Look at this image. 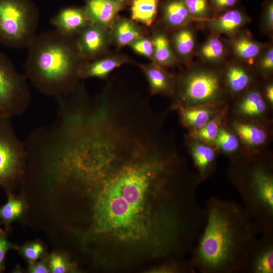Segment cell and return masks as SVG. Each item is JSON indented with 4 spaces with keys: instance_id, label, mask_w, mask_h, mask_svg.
Listing matches in <instances>:
<instances>
[{
    "instance_id": "cell-1",
    "label": "cell",
    "mask_w": 273,
    "mask_h": 273,
    "mask_svg": "<svg viewBox=\"0 0 273 273\" xmlns=\"http://www.w3.org/2000/svg\"><path fill=\"white\" fill-rule=\"evenodd\" d=\"M126 150L97 182L93 231L107 250L159 263L192 250L205 220L194 172L172 145Z\"/></svg>"
},
{
    "instance_id": "cell-2",
    "label": "cell",
    "mask_w": 273,
    "mask_h": 273,
    "mask_svg": "<svg viewBox=\"0 0 273 273\" xmlns=\"http://www.w3.org/2000/svg\"><path fill=\"white\" fill-rule=\"evenodd\" d=\"M205 222L189 258L201 273H247L260 234L243 205L211 197Z\"/></svg>"
},
{
    "instance_id": "cell-3",
    "label": "cell",
    "mask_w": 273,
    "mask_h": 273,
    "mask_svg": "<svg viewBox=\"0 0 273 273\" xmlns=\"http://www.w3.org/2000/svg\"><path fill=\"white\" fill-rule=\"evenodd\" d=\"M28 49L25 75L40 93L56 98L78 84V71L84 61L75 38L55 29L48 31L37 34Z\"/></svg>"
},
{
    "instance_id": "cell-4",
    "label": "cell",
    "mask_w": 273,
    "mask_h": 273,
    "mask_svg": "<svg viewBox=\"0 0 273 273\" xmlns=\"http://www.w3.org/2000/svg\"><path fill=\"white\" fill-rule=\"evenodd\" d=\"M227 176L259 233L273 234V156L270 150L231 161Z\"/></svg>"
},
{
    "instance_id": "cell-5",
    "label": "cell",
    "mask_w": 273,
    "mask_h": 273,
    "mask_svg": "<svg viewBox=\"0 0 273 273\" xmlns=\"http://www.w3.org/2000/svg\"><path fill=\"white\" fill-rule=\"evenodd\" d=\"M173 95L172 109L201 105L224 107L231 102L222 70L207 66H194L184 72L176 80Z\"/></svg>"
},
{
    "instance_id": "cell-6",
    "label": "cell",
    "mask_w": 273,
    "mask_h": 273,
    "mask_svg": "<svg viewBox=\"0 0 273 273\" xmlns=\"http://www.w3.org/2000/svg\"><path fill=\"white\" fill-rule=\"evenodd\" d=\"M39 18L31 0H0V44L28 48L37 35Z\"/></svg>"
},
{
    "instance_id": "cell-7",
    "label": "cell",
    "mask_w": 273,
    "mask_h": 273,
    "mask_svg": "<svg viewBox=\"0 0 273 273\" xmlns=\"http://www.w3.org/2000/svg\"><path fill=\"white\" fill-rule=\"evenodd\" d=\"M26 161L24 142L17 135L11 118H0V187L12 193L23 178Z\"/></svg>"
},
{
    "instance_id": "cell-8",
    "label": "cell",
    "mask_w": 273,
    "mask_h": 273,
    "mask_svg": "<svg viewBox=\"0 0 273 273\" xmlns=\"http://www.w3.org/2000/svg\"><path fill=\"white\" fill-rule=\"evenodd\" d=\"M31 95L28 80L0 50V118H12L29 107Z\"/></svg>"
},
{
    "instance_id": "cell-9",
    "label": "cell",
    "mask_w": 273,
    "mask_h": 273,
    "mask_svg": "<svg viewBox=\"0 0 273 273\" xmlns=\"http://www.w3.org/2000/svg\"><path fill=\"white\" fill-rule=\"evenodd\" d=\"M272 110L264 96L262 85L257 81L231 101L228 108L227 118L273 121Z\"/></svg>"
},
{
    "instance_id": "cell-10",
    "label": "cell",
    "mask_w": 273,
    "mask_h": 273,
    "mask_svg": "<svg viewBox=\"0 0 273 273\" xmlns=\"http://www.w3.org/2000/svg\"><path fill=\"white\" fill-rule=\"evenodd\" d=\"M226 123L239 138L249 155L268 149L272 141L273 121L227 118Z\"/></svg>"
},
{
    "instance_id": "cell-11",
    "label": "cell",
    "mask_w": 273,
    "mask_h": 273,
    "mask_svg": "<svg viewBox=\"0 0 273 273\" xmlns=\"http://www.w3.org/2000/svg\"><path fill=\"white\" fill-rule=\"evenodd\" d=\"M110 38L108 28L88 22L75 37L80 57L85 61L96 59L107 49Z\"/></svg>"
},
{
    "instance_id": "cell-12",
    "label": "cell",
    "mask_w": 273,
    "mask_h": 273,
    "mask_svg": "<svg viewBox=\"0 0 273 273\" xmlns=\"http://www.w3.org/2000/svg\"><path fill=\"white\" fill-rule=\"evenodd\" d=\"M185 139L200 185L216 170L219 153L214 148L203 142L186 136Z\"/></svg>"
},
{
    "instance_id": "cell-13",
    "label": "cell",
    "mask_w": 273,
    "mask_h": 273,
    "mask_svg": "<svg viewBox=\"0 0 273 273\" xmlns=\"http://www.w3.org/2000/svg\"><path fill=\"white\" fill-rule=\"evenodd\" d=\"M222 71L224 87L231 101L257 81L254 73L242 64H229Z\"/></svg>"
},
{
    "instance_id": "cell-14",
    "label": "cell",
    "mask_w": 273,
    "mask_h": 273,
    "mask_svg": "<svg viewBox=\"0 0 273 273\" xmlns=\"http://www.w3.org/2000/svg\"><path fill=\"white\" fill-rule=\"evenodd\" d=\"M250 21V18L243 10L234 8L203 22L213 34L232 37Z\"/></svg>"
},
{
    "instance_id": "cell-15",
    "label": "cell",
    "mask_w": 273,
    "mask_h": 273,
    "mask_svg": "<svg viewBox=\"0 0 273 273\" xmlns=\"http://www.w3.org/2000/svg\"><path fill=\"white\" fill-rule=\"evenodd\" d=\"M89 21L84 7H67L60 10L51 19L55 30L68 37L75 38Z\"/></svg>"
},
{
    "instance_id": "cell-16",
    "label": "cell",
    "mask_w": 273,
    "mask_h": 273,
    "mask_svg": "<svg viewBox=\"0 0 273 273\" xmlns=\"http://www.w3.org/2000/svg\"><path fill=\"white\" fill-rule=\"evenodd\" d=\"M250 253L247 273L273 272V234H261Z\"/></svg>"
},
{
    "instance_id": "cell-17",
    "label": "cell",
    "mask_w": 273,
    "mask_h": 273,
    "mask_svg": "<svg viewBox=\"0 0 273 273\" xmlns=\"http://www.w3.org/2000/svg\"><path fill=\"white\" fill-rule=\"evenodd\" d=\"M124 1L86 0L84 9L90 22L108 28L112 27Z\"/></svg>"
},
{
    "instance_id": "cell-18",
    "label": "cell",
    "mask_w": 273,
    "mask_h": 273,
    "mask_svg": "<svg viewBox=\"0 0 273 273\" xmlns=\"http://www.w3.org/2000/svg\"><path fill=\"white\" fill-rule=\"evenodd\" d=\"M224 107L201 105L180 107L176 110L178 111L181 125L187 131H190L204 126Z\"/></svg>"
},
{
    "instance_id": "cell-19",
    "label": "cell",
    "mask_w": 273,
    "mask_h": 273,
    "mask_svg": "<svg viewBox=\"0 0 273 273\" xmlns=\"http://www.w3.org/2000/svg\"><path fill=\"white\" fill-rule=\"evenodd\" d=\"M214 149L231 161L241 160L249 154L238 135L228 126L226 121L219 128L214 142Z\"/></svg>"
},
{
    "instance_id": "cell-20",
    "label": "cell",
    "mask_w": 273,
    "mask_h": 273,
    "mask_svg": "<svg viewBox=\"0 0 273 273\" xmlns=\"http://www.w3.org/2000/svg\"><path fill=\"white\" fill-rule=\"evenodd\" d=\"M141 68L148 81L152 94L172 96L176 80L163 67L155 63L143 65Z\"/></svg>"
},
{
    "instance_id": "cell-21",
    "label": "cell",
    "mask_w": 273,
    "mask_h": 273,
    "mask_svg": "<svg viewBox=\"0 0 273 273\" xmlns=\"http://www.w3.org/2000/svg\"><path fill=\"white\" fill-rule=\"evenodd\" d=\"M232 37L230 43L233 54L239 60L247 63L257 61L268 46L256 41L250 34L241 31Z\"/></svg>"
},
{
    "instance_id": "cell-22",
    "label": "cell",
    "mask_w": 273,
    "mask_h": 273,
    "mask_svg": "<svg viewBox=\"0 0 273 273\" xmlns=\"http://www.w3.org/2000/svg\"><path fill=\"white\" fill-rule=\"evenodd\" d=\"M126 62L124 57L117 56L84 61L79 68L78 76L79 79L92 77L104 78Z\"/></svg>"
},
{
    "instance_id": "cell-23",
    "label": "cell",
    "mask_w": 273,
    "mask_h": 273,
    "mask_svg": "<svg viewBox=\"0 0 273 273\" xmlns=\"http://www.w3.org/2000/svg\"><path fill=\"white\" fill-rule=\"evenodd\" d=\"M228 106L222 109L213 118L203 127L188 131L185 136L203 142L214 148L215 140L220 126L227 119Z\"/></svg>"
},
{
    "instance_id": "cell-24",
    "label": "cell",
    "mask_w": 273,
    "mask_h": 273,
    "mask_svg": "<svg viewBox=\"0 0 273 273\" xmlns=\"http://www.w3.org/2000/svg\"><path fill=\"white\" fill-rule=\"evenodd\" d=\"M163 20L171 28L178 29L187 26L194 21L189 14L184 0H170L163 9Z\"/></svg>"
},
{
    "instance_id": "cell-25",
    "label": "cell",
    "mask_w": 273,
    "mask_h": 273,
    "mask_svg": "<svg viewBox=\"0 0 273 273\" xmlns=\"http://www.w3.org/2000/svg\"><path fill=\"white\" fill-rule=\"evenodd\" d=\"M172 49L178 56L184 60L191 58L196 47V37L194 31L187 26L177 29L172 35Z\"/></svg>"
},
{
    "instance_id": "cell-26",
    "label": "cell",
    "mask_w": 273,
    "mask_h": 273,
    "mask_svg": "<svg viewBox=\"0 0 273 273\" xmlns=\"http://www.w3.org/2000/svg\"><path fill=\"white\" fill-rule=\"evenodd\" d=\"M112 27L113 38L119 46H129L143 37L141 30L136 24L126 18L116 19Z\"/></svg>"
},
{
    "instance_id": "cell-27",
    "label": "cell",
    "mask_w": 273,
    "mask_h": 273,
    "mask_svg": "<svg viewBox=\"0 0 273 273\" xmlns=\"http://www.w3.org/2000/svg\"><path fill=\"white\" fill-rule=\"evenodd\" d=\"M152 40L154 46V63L162 67L175 64L177 58L166 35L162 32H156Z\"/></svg>"
},
{
    "instance_id": "cell-28",
    "label": "cell",
    "mask_w": 273,
    "mask_h": 273,
    "mask_svg": "<svg viewBox=\"0 0 273 273\" xmlns=\"http://www.w3.org/2000/svg\"><path fill=\"white\" fill-rule=\"evenodd\" d=\"M159 0H133L131 7L132 20L149 26L154 21Z\"/></svg>"
},
{
    "instance_id": "cell-29",
    "label": "cell",
    "mask_w": 273,
    "mask_h": 273,
    "mask_svg": "<svg viewBox=\"0 0 273 273\" xmlns=\"http://www.w3.org/2000/svg\"><path fill=\"white\" fill-rule=\"evenodd\" d=\"M226 53L224 42L214 34L208 38L198 51V55L201 59L209 63L220 62L224 58Z\"/></svg>"
},
{
    "instance_id": "cell-30",
    "label": "cell",
    "mask_w": 273,
    "mask_h": 273,
    "mask_svg": "<svg viewBox=\"0 0 273 273\" xmlns=\"http://www.w3.org/2000/svg\"><path fill=\"white\" fill-rule=\"evenodd\" d=\"M7 202L0 207V219L4 224L6 232L10 224L20 218L25 210V204L22 198L8 193Z\"/></svg>"
},
{
    "instance_id": "cell-31",
    "label": "cell",
    "mask_w": 273,
    "mask_h": 273,
    "mask_svg": "<svg viewBox=\"0 0 273 273\" xmlns=\"http://www.w3.org/2000/svg\"><path fill=\"white\" fill-rule=\"evenodd\" d=\"M184 2L194 21L204 22L212 18L209 0H184Z\"/></svg>"
},
{
    "instance_id": "cell-32",
    "label": "cell",
    "mask_w": 273,
    "mask_h": 273,
    "mask_svg": "<svg viewBox=\"0 0 273 273\" xmlns=\"http://www.w3.org/2000/svg\"><path fill=\"white\" fill-rule=\"evenodd\" d=\"M257 72L264 80L270 78L273 72V47L268 45L257 60Z\"/></svg>"
},
{
    "instance_id": "cell-33",
    "label": "cell",
    "mask_w": 273,
    "mask_h": 273,
    "mask_svg": "<svg viewBox=\"0 0 273 273\" xmlns=\"http://www.w3.org/2000/svg\"><path fill=\"white\" fill-rule=\"evenodd\" d=\"M14 248L20 252L29 264L37 261L44 253V248L39 242H31L20 247L14 246Z\"/></svg>"
},
{
    "instance_id": "cell-34",
    "label": "cell",
    "mask_w": 273,
    "mask_h": 273,
    "mask_svg": "<svg viewBox=\"0 0 273 273\" xmlns=\"http://www.w3.org/2000/svg\"><path fill=\"white\" fill-rule=\"evenodd\" d=\"M50 272L66 273L73 270V267L67 257L59 253L50 254L47 260Z\"/></svg>"
},
{
    "instance_id": "cell-35",
    "label": "cell",
    "mask_w": 273,
    "mask_h": 273,
    "mask_svg": "<svg viewBox=\"0 0 273 273\" xmlns=\"http://www.w3.org/2000/svg\"><path fill=\"white\" fill-rule=\"evenodd\" d=\"M129 46L136 53L153 60L154 46L152 39L143 36L132 42Z\"/></svg>"
},
{
    "instance_id": "cell-36",
    "label": "cell",
    "mask_w": 273,
    "mask_h": 273,
    "mask_svg": "<svg viewBox=\"0 0 273 273\" xmlns=\"http://www.w3.org/2000/svg\"><path fill=\"white\" fill-rule=\"evenodd\" d=\"M261 27L267 34H271L273 31V1L267 0L264 4L261 17Z\"/></svg>"
},
{
    "instance_id": "cell-37",
    "label": "cell",
    "mask_w": 273,
    "mask_h": 273,
    "mask_svg": "<svg viewBox=\"0 0 273 273\" xmlns=\"http://www.w3.org/2000/svg\"><path fill=\"white\" fill-rule=\"evenodd\" d=\"M238 0H209L212 13H221L234 8Z\"/></svg>"
},
{
    "instance_id": "cell-38",
    "label": "cell",
    "mask_w": 273,
    "mask_h": 273,
    "mask_svg": "<svg viewBox=\"0 0 273 273\" xmlns=\"http://www.w3.org/2000/svg\"><path fill=\"white\" fill-rule=\"evenodd\" d=\"M6 235V232H0V272L5 269L6 256L8 250L14 247L9 242Z\"/></svg>"
},
{
    "instance_id": "cell-39",
    "label": "cell",
    "mask_w": 273,
    "mask_h": 273,
    "mask_svg": "<svg viewBox=\"0 0 273 273\" xmlns=\"http://www.w3.org/2000/svg\"><path fill=\"white\" fill-rule=\"evenodd\" d=\"M28 271L30 273H49L50 272L47 261L41 260L35 261L29 265Z\"/></svg>"
},
{
    "instance_id": "cell-40",
    "label": "cell",
    "mask_w": 273,
    "mask_h": 273,
    "mask_svg": "<svg viewBox=\"0 0 273 273\" xmlns=\"http://www.w3.org/2000/svg\"><path fill=\"white\" fill-rule=\"evenodd\" d=\"M265 82L262 85L264 96L273 108V83L271 79L265 80Z\"/></svg>"
},
{
    "instance_id": "cell-41",
    "label": "cell",
    "mask_w": 273,
    "mask_h": 273,
    "mask_svg": "<svg viewBox=\"0 0 273 273\" xmlns=\"http://www.w3.org/2000/svg\"><path fill=\"white\" fill-rule=\"evenodd\" d=\"M106 1H110V2H119V1H124V0H106Z\"/></svg>"
},
{
    "instance_id": "cell-42",
    "label": "cell",
    "mask_w": 273,
    "mask_h": 273,
    "mask_svg": "<svg viewBox=\"0 0 273 273\" xmlns=\"http://www.w3.org/2000/svg\"><path fill=\"white\" fill-rule=\"evenodd\" d=\"M3 231L1 228H0V232Z\"/></svg>"
}]
</instances>
